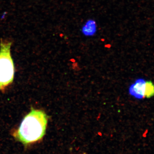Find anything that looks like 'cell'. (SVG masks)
Returning a JSON list of instances; mask_svg holds the SVG:
<instances>
[{"mask_svg":"<svg viewBox=\"0 0 154 154\" xmlns=\"http://www.w3.org/2000/svg\"><path fill=\"white\" fill-rule=\"evenodd\" d=\"M146 81L143 79L137 80L129 88L131 95L136 99H141L144 98Z\"/></svg>","mask_w":154,"mask_h":154,"instance_id":"obj_3","label":"cell"},{"mask_svg":"<svg viewBox=\"0 0 154 154\" xmlns=\"http://www.w3.org/2000/svg\"><path fill=\"white\" fill-rule=\"evenodd\" d=\"M48 121V117L44 111L32 108L12 134L16 140L28 147L43 138Z\"/></svg>","mask_w":154,"mask_h":154,"instance_id":"obj_1","label":"cell"},{"mask_svg":"<svg viewBox=\"0 0 154 154\" xmlns=\"http://www.w3.org/2000/svg\"><path fill=\"white\" fill-rule=\"evenodd\" d=\"M154 96V85L151 81L146 82L144 90V98H150Z\"/></svg>","mask_w":154,"mask_h":154,"instance_id":"obj_5","label":"cell"},{"mask_svg":"<svg viewBox=\"0 0 154 154\" xmlns=\"http://www.w3.org/2000/svg\"><path fill=\"white\" fill-rule=\"evenodd\" d=\"M12 45V41L1 39L0 43V91H4L14 81L15 69L11 54Z\"/></svg>","mask_w":154,"mask_h":154,"instance_id":"obj_2","label":"cell"},{"mask_svg":"<svg viewBox=\"0 0 154 154\" xmlns=\"http://www.w3.org/2000/svg\"><path fill=\"white\" fill-rule=\"evenodd\" d=\"M97 31V23L95 20L92 19L87 20L81 28V32L86 37L94 36Z\"/></svg>","mask_w":154,"mask_h":154,"instance_id":"obj_4","label":"cell"}]
</instances>
